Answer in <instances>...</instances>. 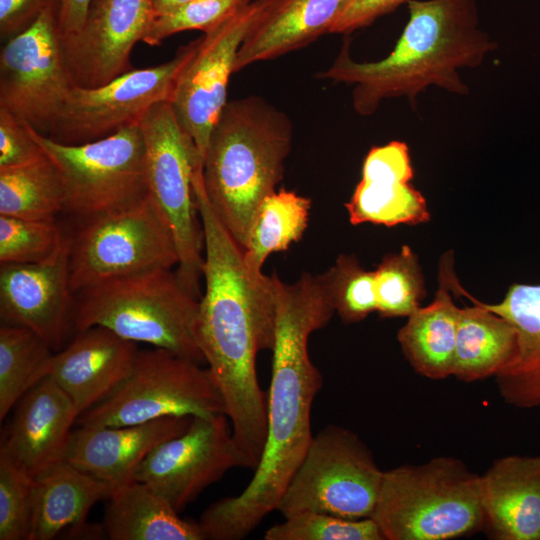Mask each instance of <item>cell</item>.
<instances>
[{"mask_svg":"<svg viewBox=\"0 0 540 540\" xmlns=\"http://www.w3.org/2000/svg\"><path fill=\"white\" fill-rule=\"evenodd\" d=\"M275 345L267 400V436L253 477L241 493L211 504L199 526L205 539L240 540L276 510L313 438L312 404L323 385L310 359V335L335 313L321 274L302 273L294 283L272 276Z\"/></svg>","mask_w":540,"mask_h":540,"instance_id":"obj_1","label":"cell"},{"mask_svg":"<svg viewBox=\"0 0 540 540\" xmlns=\"http://www.w3.org/2000/svg\"><path fill=\"white\" fill-rule=\"evenodd\" d=\"M193 187L204 234L205 292L199 301L197 342L223 397L234 438L254 470L267 436V400L256 357L275 345L272 278L248 271L243 250L210 206L200 163Z\"/></svg>","mask_w":540,"mask_h":540,"instance_id":"obj_2","label":"cell"},{"mask_svg":"<svg viewBox=\"0 0 540 540\" xmlns=\"http://www.w3.org/2000/svg\"><path fill=\"white\" fill-rule=\"evenodd\" d=\"M409 19L394 49L373 62L355 61L345 41L332 65L317 78L353 86L352 105L361 116L380 103L406 97L416 107L420 92L437 86L465 95L461 68H475L497 47L480 27L476 0H411Z\"/></svg>","mask_w":540,"mask_h":540,"instance_id":"obj_3","label":"cell"},{"mask_svg":"<svg viewBox=\"0 0 540 540\" xmlns=\"http://www.w3.org/2000/svg\"><path fill=\"white\" fill-rule=\"evenodd\" d=\"M292 140L287 114L255 95L228 101L211 131L202 162L204 190L243 251L261 203L283 178Z\"/></svg>","mask_w":540,"mask_h":540,"instance_id":"obj_4","label":"cell"},{"mask_svg":"<svg viewBox=\"0 0 540 540\" xmlns=\"http://www.w3.org/2000/svg\"><path fill=\"white\" fill-rule=\"evenodd\" d=\"M74 298L72 326H94L205 363L196 336L199 301L171 269L111 279Z\"/></svg>","mask_w":540,"mask_h":540,"instance_id":"obj_5","label":"cell"},{"mask_svg":"<svg viewBox=\"0 0 540 540\" xmlns=\"http://www.w3.org/2000/svg\"><path fill=\"white\" fill-rule=\"evenodd\" d=\"M371 518L384 540H447L484 527L480 476L454 457L384 471Z\"/></svg>","mask_w":540,"mask_h":540,"instance_id":"obj_6","label":"cell"},{"mask_svg":"<svg viewBox=\"0 0 540 540\" xmlns=\"http://www.w3.org/2000/svg\"><path fill=\"white\" fill-rule=\"evenodd\" d=\"M145 144L148 194L165 220L178 253L176 274L198 299L203 276L204 234L193 174L202 161L169 101L153 105L139 123Z\"/></svg>","mask_w":540,"mask_h":540,"instance_id":"obj_7","label":"cell"},{"mask_svg":"<svg viewBox=\"0 0 540 540\" xmlns=\"http://www.w3.org/2000/svg\"><path fill=\"white\" fill-rule=\"evenodd\" d=\"M201 365L163 348L139 350L123 383L76 423L124 426L171 416L226 415L217 383Z\"/></svg>","mask_w":540,"mask_h":540,"instance_id":"obj_8","label":"cell"},{"mask_svg":"<svg viewBox=\"0 0 540 540\" xmlns=\"http://www.w3.org/2000/svg\"><path fill=\"white\" fill-rule=\"evenodd\" d=\"M27 125L61 174L64 211L85 221L127 209L149 197L145 144L139 124L80 145L58 143Z\"/></svg>","mask_w":540,"mask_h":540,"instance_id":"obj_9","label":"cell"},{"mask_svg":"<svg viewBox=\"0 0 540 540\" xmlns=\"http://www.w3.org/2000/svg\"><path fill=\"white\" fill-rule=\"evenodd\" d=\"M383 474L357 434L328 425L313 436L276 510L284 518L301 512L371 518Z\"/></svg>","mask_w":540,"mask_h":540,"instance_id":"obj_10","label":"cell"},{"mask_svg":"<svg viewBox=\"0 0 540 540\" xmlns=\"http://www.w3.org/2000/svg\"><path fill=\"white\" fill-rule=\"evenodd\" d=\"M177 264L172 234L150 197L82 221L70 236L69 281L74 295L111 279Z\"/></svg>","mask_w":540,"mask_h":540,"instance_id":"obj_11","label":"cell"},{"mask_svg":"<svg viewBox=\"0 0 540 540\" xmlns=\"http://www.w3.org/2000/svg\"><path fill=\"white\" fill-rule=\"evenodd\" d=\"M197 43L198 39L182 46L165 63L132 69L107 84L74 86L47 137L62 144L80 145L139 124L153 105L171 100L178 76Z\"/></svg>","mask_w":540,"mask_h":540,"instance_id":"obj_12","label":"cell"},{"mask_svg":"<svg viewBox=\"0 0 540 540\" xmlns=\"http://www.w3.org/2000/svg\"><path fill=\"white\" fill-rule=\"evenodd\" d=\"M74 83L65 63L58 0L0 52V107L47 136Z\"/></svg>","mask_w":540,"mask_h":540,"instance_id":"obj_13","label":"cell"},{"mask_svg":"<svg viewBox=\"0 0 540 540\" xmlns=\"http://www.w3.org/2000/svg\"><path fill=\"white\" fill-rule=\"evenodd\" d=\"M281 0H254L198 38L180 72L171 103L202 162L213 127L227 104L238 51L252 28Z\"/></svg>","mask_w":540,"mask_h":540,"instance_id":"obj_14","label":"cell"},{"mask_svg":"<svg viewBox=\"0 0 540 540\" xmlns=\"http://www.w3.org/2000/svg\"><path fill=\"white\" fill-rule=\"evenodd\" d=\"M238 467L251 469V464L234 438L227 415L195 416L182 434L144 459L134 480L147 484L179 512Z\"/></svg>","mask_w":540,"mask_h":540,"instance_id":"obj_15","label":"cell"},{"mask_svg":"<svg viewBox=\"0 0 540 540\" xmlns=\"http://www.w3.org/2000/svg\"><path fill=\"white\" fill-rule=\"evenodd\" d=\"M154 17L152 0H92L80 31L61 40L74 85L101 86L132 70V50Z\"/></svg>","mask_w":540,"mask_h":540,"instance_id":"obj_16","label":"cell"},{"mask_svg":"<svg viewBox=\"0 0 540 540\" xmlns=\"http://www.w3.org/2000/svg\"><path fill=\"white\" fill-rule=\"evenodd\" d=\"M70 236L60 251L41 263L0 267V316L4 324L26 327L52 349L72 325L74 294L69 281Z\"/></svg>","mask_w":540,"mask_h":540,"instance_id":"obj_17","label":"cell"},{"mask_svg":"<svg viewBox=\"0 0 540 540\" xmlns=\"http://www.w3.org/2000/svg\"><path fill=\"white\" fill-rule=\"evenodd\" d=\"M193 417L171 416L124 426H79L64 461L115 489L133 481L144 459L163 442L182 434Z\"/></svg>","mask_w":540,"mask_h":540,"instance_id":"obj_18","label":"cell"},{"mask_svg":"<svg viewBox=\"0 0 540 540\" xmlns=\"http://www.w3.org/2000/svg\"><path fill=\"white\" fill-rule=\"evenodd\" d=\"M78 417L70 397L47 376L17 403L0 452L37 479L64 461Z\"/></svg>","mask_w":540,"mask_h":540,"instance_id":"obj_19","label":"cell"},{"mask_svg":"<svg viewBox=\"0 0 540 540\" xmlns=\"http://www.w3.org/2000/svg\"><path fill=\"white\" fill-rule=\"evenodd\" d=\"M414 172L408 145L391 141L372 147L361 179L345 204L352 225H417L430 219L424 196L410 183Z\"/></svg>","mask_w":540,"mask_h":540,"instance_id":"obj_20","label":"cell"},{"mask_svg":"<svg viewBox=\"0 0 540 540\" xmlns=\"http://www.w3.org/2000/svg\"><path fill=\"white\" fill-rule=\"evenodd\" d=\"M78 334L52 359L49 377L70 397L79 416L109 397L130 374L135 342L94 326Z\"/></svg>","mask_w":540,"mask_h":540,"instance_id":"obj_21","label":"cell"},{"mask_svg":"<svg viewBox=\"0 0 540 540\" xmlns=\"http://www.w3.org/2000/svg\"><path fill=\"white\" fill-rule=\"evenodd\" d=\"M484 527L498 540H540V455L497 459L480 476Z\"/></svg>","mask_w":540,"mask_h":540,"instance_id":"obj_22","label":"cell"},{"mask_svg":"<svg viewBox=\"0 0 540 540\" xmlns=\"http://www.w3.org/2000/svg\"><path fill=\"white\" fill-rule=\"evenodd\" d=\"M477 302L508 320L517 332L516 355L495 376L500 395L517 408L539 407L540 284L514 283L500 303Z\"/></svg>","mask_w":540,"mask_h":540,"instance_id":"obj_23","label":"cell"},{"mask_svg":"<svg viewBox=\"0 0 540 540\" xmlns=\"http://www.w3.org/2000/svg\"><path fill=\"white\" fill-rule=\"evenodd\" d=\"M348 0H281L248 33L235 62V73L272 60L330 33Z\"/></svg>","mask_w":540,"mask_h":540,"instance_id":"obj_24","label":"cell"},{"mask_svg":"<svg viewBox=\"0 0 540 540\" xmlns=\"http://www.w3.org/2000/svg\"><path fill=\"white\" fill-rule=\"evenodd\" d=\"M453 252L439 263L438 289L433 301L419 307L398 331L397 339L407 361L420 375L433 380L453 375L459 307L450 294L448 269Z\"/></svg>","mask_w":540,"mask_h":540,"instance_id":"obj_25","label":"cell"},{"mask_svg":"<svg viewBox=\"0 0 540 540\" xmlns=\"http://www.w3.org/2000/svg\"><path fill=\"white\" fill-rule=\"evenodd\" d=\"M448 280L451 292L473 303L459 309L452 376L464 382L496 376L516 355L517 332L508 320L480 305L461 286L454 262Z\"/></svg>","mask_w":540,"mask_h":540,"instance_id":"obj_26","label":"cell"},{"mask_svg":"<svg viewBox=\"0 0 540 540\" xmlns=\"http://www.w3.org/2000/svg\"><path fill=\"white\" fill-rule=\"evenodd\" d=\"M35 480L29 540H50L65 528L82 524L93 505L115 491L66 461Z\"/></svg>","mask_w":540,"mask_h":540,"instance_id":"obj_27","label":"cell"},{"mask_svg":"<svg viewBox=\"0 0 540 540\" xmlns=\"http://www.w3.org/2000/svg\"><path fill=\"white\" fill-rule=\"evenodd\" d=\"M178 513L147 484L133 481L109 498L104 528L111 540H205L198 522Z\"/></svg>","mask_w":540,"mask_h":540,"instance_id":"obj_28","label":"cell"},{"mask_svg":"<svg viewBox=\"0 0 540 540\" xmlns=\"http://www.w3.org/2000/svg\"><path fill=\"white\" fill-rule=\"evenodd\" d=\"M64 210L62 177L46 154L26 165L0 168V215L54 220Z\"/></svg>","mask_w":540,"mask_h":540,"instance_id":"obj_29","label":"cell"},{"mask_svg":"<svg viewBox=\"0 0 540 540\" xmlns=\"http://www.w3.org/2000/svg\"><path fill=\"white\" fill-rule=\"evenodd\" d=\"M311 200L294 191L276 190L261 203L243 251L248 271L263 274L266 258L299 241L309 221Z\"/></svg>","mask_w":540,"mask_h":540,"instance_id":"obj_30","label":"cell"},{"mask_svg":"<svg viewBox=\"0 0 540 540\" xmlns=\"http://www.w3.org/2000/svg\"><path fill=\"white\" fill-rule=\"evenodd\" d=\"M52 347L34 331L16 325L0 328V420L49 375Z\"/></svg>","mask_w":540,"mask_h":540,"instance_id":"obj_31","label":"cell"},{"mask_svg":"<svg viewBox=\"0 0 540 540\" xmlns=\"http://www.w3.org/2000/svg\"><path fill=\"white\" fill-rule=\"evenodd\" d=\"M376 311L383 318L408 317L426 296L417 255L408 245L385 255L374 270Z\"/></svg>","mask_w":540,"mask_h":540,"instance_id":"obj_32","label":"cell"},{"mask_svg":"<svg viewBox=\"0 0 540 540\" xmlns=\"http://www.w3.org/2000/svg\"><path fill=\"white\" fill-rule=\"evenodd\" d=\"M321 276L343 322L356 323L376 311L374 271L364 269L355 255L340 254Z\"/></svg>","mask_w":540,"mask_h":540,"instance_id":"obj_33","label":"cell"},{"mask_svg":"<svg viewBox=\"0 0 540 540\" xmlns=\"http://www.w3.org/2000/svg\"><path fill=\"white\" fill-rule=\"evenodd\" d=\"M67 235L54 220L0 215V263H41L54 257Z\"/></svg>","mask_w":540,"mask_h":540,"instance_id":"obj_34","label":"cell"},{"mask_svg":"<svg viewBox=\"0 0 540 540\" xmlns=\"http://www.w3.org/2000/svg\"><path fill=\"white\" fill-rule=\"evenodd\" d=\"M265 540H384L372 518L346 519L321 512H301L268 528Z\"/></svg>","mask_w":540,"mask_h":540,"instance_id":"obj_35","label":"cell"},{"mask_svg":"<svg viewBox=\"0 0 540 540\" xmlns=\"http://www.w3.org/2000/svg\"><path fill=\"white\" fill-rule=\"evenodd\" d=\"M36 480L0 452V540H29Z\"/></svg>","mask_w":540,"mask_h":540,"instance_id":"obj_36","label":"cell"},{"mask_svg":"<svg viewBox=\"0 0 540 540\" xmlns=\"http://www.w3.org/2000/svg\"><path fill=\"white\" fill-rule=\"evenodd\" d=\"M251 1L191 0L170 13L154 17L142 41L156 46L179 32L201 30L206 33Z\"/></svg>","mask_w":540,"mask_h":540,"instance_id":"obj_37","label":"cell"},{"mask_svg":"<svg viewBox=\"0 0 540 540\" xmlns=\"http://www.w3.org/2000/svg\"><path fill=\"white\" fill-rule=\"evenodd\" d=\"M44 155L43 149L31 136L27 123L0 107V168L26 165Z\"/></svg>","mask_w":540,"mask_h":540,"instance_id":"obj_38","label":"cell"},{"mask_svg":"<svg viewBox=\"0 0 540 540\" xmlns=\"http://www.w3.org/2000/svg\"><path fill=\"white\" fill-rule=\"evenodd\" d=\"M411 0H348L330 33L350 34L368 27L378 18Z\"/></svg>","mask_w":540,"mask_h":540,"instance_id":"obj_39","label":"cell"},{"mask_svg":"<svg viewBox=\"0 0 540 540\" xmlns=\"http://www.w3.org/2000/svg\"><path fill=\"white\" fill-rule=\"evenodd\" d=\"M56 0H0V37L6 42L29 28Z\"/></svg>","mask_w":540,"mask_h":540,"instance_id":"obj_40","label":"cell"},{"mask_svg":"<svg viewBox=\"0 0 540 540\" xmlns=\"http://www.w3.org/2000/svg\"><path fill=\"white\" fill-rule=\"evenodd\" d=\"M92 0H58V25L61 40L76 35L85 20Z\"/></svg>","mask_w":540,"mask_h":540,"instance_id":"obj_41","label":"cell"},{"mask_svg":"<svg viewBox=\"0 0 540 540\" xmlns=\"http://www.w3.org/2000/svg\"><path fill=\"white\" fill-rule=\"evenodd\" d=\"M189 1L191 0H152L155 17L170 13Z\"/></svg>","mask_w":540,"mask_h":540,"instance_id":"obj_42","label":"cell"}]
</instances>
